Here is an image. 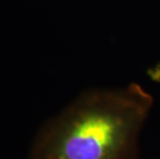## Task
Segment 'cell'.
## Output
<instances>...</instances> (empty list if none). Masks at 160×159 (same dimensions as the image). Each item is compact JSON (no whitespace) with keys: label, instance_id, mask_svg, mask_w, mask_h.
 Instances as JSON below:
<instances>
[{"label":"cell","instance_id":"cell-1","mask_svg":"<svg viewBox=\"0 0 160 159\" xmlns=\"http://www.w3.org/2000/svg\"><path fill=\"white\" fill-rule=\"evenodd\" d=\"M152 106L138 84L89 91L40 130L29 159H137Z\"/></svg>","mask_w":160,"mask_h":159}]
</instances>
